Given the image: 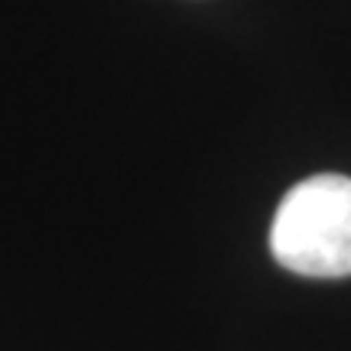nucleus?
Instances as JSON below:
<instances>
[{
  "mask_svg": "<svg viewBox=\"0 0 351 351\" xmlns=\"http://www.w3.org/2000/svg\"><path fill=\"white\" fill-rule=\"evenodd\" d=\"M276 263L300 276H351V179L309 176L289 189L270 225Z\"/></svg>",
  "mask_w": 351,
  "mask_h": 351,
  "instance_id": "nucleus-1",
  "label": "nucleus"
}]
</instances>
